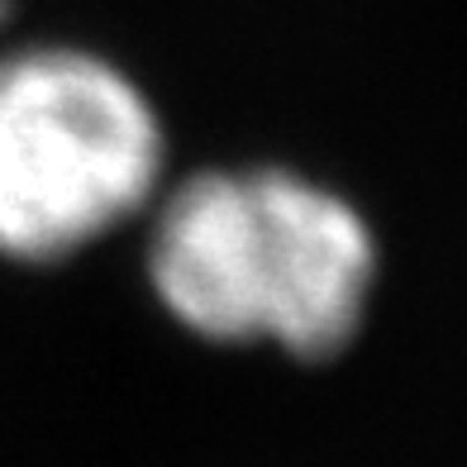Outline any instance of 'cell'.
I'll list each match as a JSON object with an SVG mask.
<instances>
[{
	"label": "cell",
	"mask_w": 467,
	"mask_h": 467,
	"mask_svg": "<svg viewBox=\"0 0 467 467\" xmlns=\"http://www.w3.org/2000/svg\"><path fill=\"white\" fill-rule=\"evenodd\" d=\"M377 239L338 196L286 167H215L167 191L148 229V282L172 320L215 344L329 358L353 344Z\"/></svg>",
	"instance_id": "6da1fadb"
},
{
	"label": "cell",
	"mask_w": 467,
	"mask_h": 467,
	"mask_svg": "<svg viewBox=\"0 0 467 467\" xmlns=\"http://www.w3.org/2000/svg\"><path fill=\"white\" fill-rule=\"evenodd\" d=\"M158 182L162 119L130 72L67 44L0 57V258L67 263Z\"/></svg>",
	"instance_id": "7a4b0ae2"
},
{
	"label": "cell",
	"mask_w": 467,
	"mask_h": 467,
	"mask_svg": "<svg viewBox=\"0 0 467 467\" xmlns=\"http://www.w3.org/2000/svg\"><path fill=\"white\" fill-rule=\"evenodd\" d=\"M5 10H10V0H0V19H5Z\"/></svg>",
	"instance_id": "3957f363"
}]
</instances>
